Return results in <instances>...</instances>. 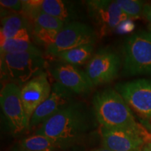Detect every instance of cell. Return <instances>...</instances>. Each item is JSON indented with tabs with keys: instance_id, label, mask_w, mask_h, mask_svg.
<instances>
[{
	"instance_id": "obj_1",
	"label": "cell",
	"mask_w": 151,
	"mask_h": 151,
	"mask_svg": "<svg viewBox=\"0 0 151 151\" xmlns=\"http://www.w3.org/2000/svg\"><path fill=\"white\" fill-rule=\"evenodd\" d=\"M91 124L88 107L83 103L73 101L41 124L35 134L50 138L59 149H67L81 141Z\"/></svg>"
},
{
	"instance_id": "obj_2",
	"label": "cell",
	"mask_w": 151,
	"mask_h": 151,
	"mask_svg": "<svg viewBox=\"0 0 151 151\" xmlns=\"http://www.w3.org/2000/svg\"><path fill=\"white\" fill-rule=\"evenodd\" d=\"M92 105L96 119L102 127L137 130L142 126L136 121L129 105L116 90L107 88L97 92Z\"/></svg>"
},
{
	"instance_id": "obj_3",
	"label": "cell",
	"mask_w": 151,
	"mask_h": 151,
	"mask_svg": "<svg viewBox=\"0 0 151 151\" xmlns=\"http://www.w3.org/2000/svg\"><path fill=\"white\" fill-rule=\"evenodd\" d=\"M123 74L151 75V37L147 32L134 34L124 43Z\"/></svg>"
},
{
	"instance_id": "obj_4",
	"label": "cell",
	"mask_w": 151,
	"mask_h": 151,
	"mask_svg": "<svg viewBox=\"0 0 151 151\" xmlns=\"http://www.w3.org/2000/svg\"><path fill=\"white\" fill-rule=\"evenodd\" d=\"M46 65L42 54L25 53L1 55V77L15 83H27L41 73Z\"/></svg>"
},
{
	"instance_id": "obj_5",
	"label": "cell",
	"mask_w": 151,
	"mask_h": 151,
	"mask_svg": "<svg viewBox=\"0 0 151 151\" xmlns=\"http://www.w3.org/2000/svg\"><path fill=\"white\" fill-rule=\"evenodd\" d=\"M0 104L11 132L14 134L22 133L29 127L21 99V89L15 83H6L1 88Z\"/></svg>"
},
{
	"instance_id": "obj_6",
	"label": "cell",
	"mask_w": 151,
	"mask_h": 151,
	"mask_svg": "<svg viewBox=\"0 0 151 151\" xmlns=\"http://www.w3.org/2000/svg\"><path fill=\"white\" fill-rule=\"evenodd\" d=\"M101 137L103 148L113 151H141L151 143L150 133L143 125L137 130L101 127Z\"/></svg>"
},
{
	"instance_id": "obj_7",
	"label": "cell",
	"mask_w": 151,
	"mask_h": 151,
	"mask_svg": "<svg viewBox=\"0 0 151 151\" xmlns=\"http://www.w3.org/2000/svg\"><path fill=\"white\" fill-rule=\"evenodd\" d=\"M97 35L91 26L73 21L65 24L57 36L55 41L47 48V53L57 56L60 52L84 46L94 44Z\"/></svg>"
},
{
	"instance_id": "obj_8",
	"label": "cell",
	"mask_w": 151,
	"mask_h": 151,
	"mask_svg": "<svg viewBox=\"0 0 151 151\" xmlns=\"http://www.w3.org/2000/svg\"><path fill=\"white\" fill-rule=\"evenodd\" d=\"M116 89L143 118L151 119V79L139 78L119 83Z\"/></svg>"
},
{
	"instance_id": "obj_9",
	"label": "cell",
	"mask_w": 151,
	"mask_h": 151,
	"mask_svg": "<svg viewBox=\"0 0 151 151\" xmlns=\"http://www.w3.org/2000/svg\"><path fill=\"white\" fill-rule=\"evenodd\" d=\"M120 60L118 54L109 49L99 50L86 66V73L94 86L109 83L118 76Z\"/></svg>"
},
{
	"instance_id": "obj_10",
	"label": "cell",
	"mask_w": 151,
	"mask_h": 151,
	"mask_svg": "<svg viewBox=\"0 0 151 151\" xmlns=\"http://www.w3.org/2000/svg\"><path fill=\"white\" fill-rule=\"evenodd\" d=\"M86 5L90 16L102 35L110 32L129 18L118 6L116 1L91 0Z\"/></svg>"
},
{
	"instance_id": "obj_11",
	"label": "cell",
	"mask_w": 151,
	"mask_h": 151,
	"mask_svg": "<svg viewBox=\"0 0 151 151\" xmlns=\"http://www.w3.org/2000/svg\"><path fill=\"white\" fill-rule=\"evenodd\" d=\"M73 92L58 83H55L48 99L38 107L33 113L29 127L42 124L48 119L73 102Z\"/></svg>"
},
{
	"instance_id": "obj_12",
	"label": "cell",
	"mask_w": 151,
	"mask_h": 151,
	"mask_svg": "<svg viewBox=\"0 0 151 151\" xmlns=\"http://www.w3.org/2000/svg\"><path fill=\"white\" fill-rule=\"evenodd\" d=\"M50 72L57 83L74 94H88L94 87L85 71L79 70L75 66L65 62L52 64L50 68Z\"/></svg>"
},
{
	"instance_id": "obj_13",
	"label": "cell",
	"mask_w": 151,
	"mask_h": 151,
	"mask_svg": "<svg viewBox=\"0 0 151 151\" xmlns=\"http://www.w3.org/2000/svg\"><path fill=\"white\" fill-rule=\"evenodd\" d=\"M52 88L45 72L41 73L28 81L21 88V99L28 120L39 106L48 99Z\"/></svg>"
},
{
	"instance_id": "obj_14",
	"label": "cell",
	"mask_w": 151,
	"mask_h": 151,
	"mask_svg": "<svg viewBox=\"0 0 151 151\" xmlns=\"http://www.w3.org/2000/svg\"><path fill=\"white\" fill-rule=\"evenodd\" d=\"M9 39L31 41L29 22L23 14H11L1 18V40Z\"/></svg>"
},
{
	"instance_id": "obj_15",
	"label": "cell",
	"mask_w": 151,
	"mask_h": 151,
	"mask_svg": "<svg viewBox=\"0 0 151 151\" xmlns=\"http://www.w3.org/2000/svg\"><path fill=\"white\" fill-rule=\"evenodd\" d=\"M39 10L59 19L65 24L75 21L76 14L73 6L62 0H37Z\"/></svg>"
},
{
	"instance_id": "obj_16",
	"label": "cell",
	"mask_w": 151,
	"mask_h": 151,
	"mask_svg": "<svg viewBox=\"0 0 151 151\" xmlns=\"http://www.w3.org/2000/svg\"><path fill=\"white\" fill-rule=\"evenodd\" d=\"M94 44H87L60 52L57 55L62 61L73 66H80L92 58Z\"/></svg>"
},
{
	"instance_id": "obj_17",
	"label": "cell",
	"mask_w": 151,
	"mask_h": 151,
	"mask_svg": "<svg viewBox=\"0 0 151 151\" xmlns=\"http://www.w3.org/2000/svg\"><path fill=\"white\" fill-rule=\"evenodd\" d=\"M1 55L18 54L31 52V53L42 54V52L37 48L31 41L21 39H9L1 40Z\"/></svg>"
},
{
	"instance_id": "obj_18",
	"label": "cell",
	"mask_w": 151,
	"mask_h": 151,
	"mask_svg": "<svg viewBox=\"0 0 151 151\" xmlns=\"http://www.w3.org/2000/svg\"><path fill=\"white\" fill-rule=\"evenodd\" d=\"M20 148L29 151H55L58 146L50 138L35 134L20 141Z\"/></svg>"
},
{
	"instance_id": "obj_19",
	"label": "cell",
	"mask_w": 151,
	"mask_h": 151,
	"mask_svg": "<svg viewBox=\"0 0 151 151\" xmlns=\"http://www.w3.org/2000/svg\"><path fill=\"white\" fill-rule=\"evenodd\" d=\"M32 20L34 25H37L42 29L59 33L65 27V23L59 19L52 17L39 11L32 17Z\"/></svg>"
},
{
	"instance_id": "obj_20",
	"label": "cell",
	"mask_w": 151,
	"mask_h": 151,
	"mask_svg": "<svg viewBox=\"0 0 151 151\" xmlns=\"http://www.w3.org/2000/svg\"><path fill=\"white\" fill-rule=\"evenodd\" d=\"M116 2L129 18H139L143 13L145 4L139 0H116Z\"/></svg>"
},
{
	"instance_id": "obj_21",
	"label": "cell",
	"mask_w": 151,
	"mask_h": 151,
	"mask_svg": "<svg viewBox=\"0 0 151 151\" xmlns=\"http://www.w3.org/2000/svg\"><path fill=\"white\" fill-rule=\"evenodd\" d=\"M1 7L19 13L22 11V1L20 0H1Z\"/></svg>"
},
{
	"instance_id": "obj_22",
	"label": "cell",
	"mask_w": 151,
	"mask_h": 151,
	"mask_svg": "<svg viewBox=\"0 0 151 151\" xmlns=\"http://www.w3.org/2000/svg\"><path fill=\"white\" fill-rule=\"evenodd\" d=\"M143 15L151 26V4H145Z\"/></svg>"
},
{
	"instance_id": "obj_23",
	"label": "cell",
	"mask_w": 151,
	"mask_h": 151,
	"mask_svg": "<svg viewBox=\"0 0 151 151\" xmlns=\"http://www.w3.org/2000/svg\"><path fill=\"white\" fill-rule=\"evenodd\" d=\"M140 123L150 132L151 134V119L141 118L140 120Z\"/></svg>"
},
{
	"instance_id": "obj_24",
	"label": "cell",
	"mask_w": 151,
	"mask_h": 151,
	"mask_svg": "<svg viewBox=\"0 0 151 151\" xmlns=\"http://www.w3.org/2000/svg\"><path fill=\"white\" fill-rule=\"evenodd\" d=\"M141 151H151V143H147L145 145Z\"/></svg>"
},
{
	"instance_id": "obj_25",
	"label": "cell",
	"mask_w": 151,
	"mask_h": 151,
	"mask_svg": "<svg viewBox=\"0 0 151 151\" xmlns=\"http://www.w3.org/2000/svg\"><path fill=\"white\" fill-rule=\"evenodd\" d=\"M92 151H113V150H110V149L105 148H99V149H96V150H93Z\"/></svg>"
},
{
	"instance_id": "obj_26",
	"label": "cell",
	"mask_w": 151,
	"mask_h": 151,
	"mask_svg": "<svg viewBox=\"0 0 151 151\" xmlns=\"http://www.w3.org/2000/svg\"><path fill=\"white\" fill-rule=\"evenodd\" d=\"M14 151H29V150H25V149H23L22 148H18V149H16Z\"/></svg>"
},
{
	"instance_id": "obj_27",
	"label": "cell",
	"mask_w": 151,
	"mask_h": 151,
	"mask_svg": "<svg viewBox=\"0 0 151 151\" xmlns=\"http://www.w3.org/2000/svg\"><path fill=\"white\" fill-rule=\"evenodd\" d=\"M148 34H149V35H150V37H151V29H150V32H148Z\"/></svg>"
}]
</instances>
